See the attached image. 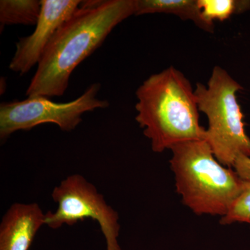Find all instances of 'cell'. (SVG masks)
I'll return each instance as SVG.
<instances>
[{
	"mask_svg": "<svg viewBox=\"0 0 250 250\" xmlns=\"http://www.w3.org/2000/svg\"><path fill=\"white\" fill-rule=\"evenodd\" d=\"M40 17L31 35L22 37L16 43L9 69L21 75L39 65L54 36L62 24L80 7V0H42Z\"/></svg>",
	"mask_w": 250,
	"mask_h": 250,
	"instance_id": "7",
	"label": "cell"
},
{
	"mask_svg": "<svg viewBox=\"0 0 250 250\" xmlns=\"http://www.w3.org/2000/svg\"><path fill=\"white\" fill-rule=\"evenodd\" d=\"M220 223L223 225L236 223H248L250 225V182L245 181L241 193L228 213L220 219Z\"/></svg>",
	"mask_w": 250,
	"mask_h": 250,
	"instance_id": "12",
	"label": "cell"
},
{
	"mask_svg": "<svg viewBox=\"0 0 250 250\" xmlns=\"http://www.w3.org/2000/svg\"><path fill=\"white\" fill-rule=\"evenodd\" d=\"M151 14L175 15L183 21H192L202 30L214 31V26L202 18L197 0H136L135 16Z\"/></svg>",
	"mask_w": 250,
	"mask_h": 250,
	"instance_id": "9",
	"label": "cell"
},
{
	"mask_svg": "<svg viewBox=\"0 0 250 250\" xmlns=\"http://www.w3.org/2000/svg\"><path fill=\"white\" fill-rule=\"evenodd\" d=\"M99 83L90 85L73 101L57 103L43 96L28 97L22 101L0 104V139L5 141L18 131H29L45 123L57 125L62 131H72L86 112L109 106L106 100H99Z\"/></svg>",
	"mask_w": 250,
	"mask_h": 250,
	"instance_id": "5",
	"label": "cell"
},
{
	"mask_svg": "<svg viewBox=\"0 0 250 250\" xmlns=\"http://www.w3.org/2000/svg\"><path fill=\"white\" fill-rule=\"evenodd\" d=\"M170 149L171 170L184 205L196 215L225 216L245 181L217 160L205 140L186 141Z\"/></svg>",
	"mask_w": 250,
	"mask_h": 250,
	"instance_id": "3",
	"label": "cell"
},
{
	"mask_svg": "<svg viewBox=\"0 0 250 250\" xmlns=\"http://www.w3.org/2000/svg\"><path fill=\"white\" fill-rule=\"evenodd\" d=\"M45 215L38 204H13L0 224V250H29Z\"/></svg>",
	"mask_w": 250,
	"mask_h": 250,
	"instance_id": "8",
	"label": "cell"
},
{
	"mask_svg": "<svg viewBox=\"0 0 250 250\" xmlns=\"http://www.w3.org/2000/svg\"><path fill=\"white\" fill-rule=\"evenodd\" d=\"M202 18L214 26L213 21H224L233 14H239L250 9V1L245 0H197Z\"/></svg>",
	"mask_w": 250,
	"mask_h": 250,
	"instance_id": "11",
	"label": "cell"
},
{
	"mask_svg": "<svg viewBox=\"0 0 250 250\" xmlns=\"http://www.w3.org/2000/svg\"><path fill=\"white\" fill-rule=\"evenodd\" d=\"M233 168L241 179L250 182V157L238 156L233 164Z\"/></svg>",
	"mask_w": 250,
	"mask_h": 250,
	"instance_id": "13",
	"label": "cell"
},
{
	"mask_svg": "<svg viewBox=\"0 0 250 250\" xmlns=\"http://www.w3.org/2000/svg\"><path fill=\"white\" fill-rule=\"evenodd\" d=\"M52 197L57 208L45 213L46 226L57 229L64 225L72 226L91 218L100 225L106 239V250H121L118 241L119 215L84 177L79 174L67 176L54 188Z\"/></svg>",
	"mask_w": 250,
	"mask_h": 250,
	"instance_id": "6",
	"label": "cell"
},
{
	"mask_svg": "<svg viewBox=\"0 0 250 250\" xmlns=\"http://www.w3.org/2000/svg\"><path fill=\"white\" fill-rule=\"evenodd\" d=\"M241 90L243 87L219 66L213 68L207 85L197 83L195 89L199 111L208 119L205 141L217 160L230 168L238 156L250 157V139L236 97Z\"/></svg>",
	"mask_w": 250,
	"mask_h": 250,
	"instance_id": "4",
	"label": "cell"
},
{
	"mask_svg": "<svg viewBox=\"0 0 250 250\" xmlns=\"http://www.w3.org/2000/svg\"><path fill=\"white\" fill-rule=\"evenodd\" d=\"M135 13L136 0L82 1L46 49L26 95H63L75 69L103 45L118 24Z\"/></svg>",
	"mask_w": 250,
	"mask_h": 250,
	"instance_id": "1",
	"label": "cell"
},
{
	"mask_svg": "<svg viewBox=\"0 0 250 250\" xmlns=\"http://www.w3.org/2000/svg\"><path fill=\"white\" fill-rule=\"evenodd\" d=\"M42 1L39 0H1V31L6 25H36L40 17Z\"/></svg>",
	"mask_w": 250,
	"mask_h": 250,
	"instance_id": "10",
	"label": "cell"
},
{
	"mask_svg": "<svg viewBox=\"0 0 250 250\" xmlns=\"http://www.w3.org/2000/svg\"><path fill=\"white\" fill-rule=\"evenodd\" d=\"M136 95V121L153 152L161 153L186 141H205L195 90L177 69L171 66L151 75Z\"/></svg>",
	"mask_w": 250,
	"mask_h": 250,
	"instance_id": "2",
	"label": "cell"
}]
</instances>
